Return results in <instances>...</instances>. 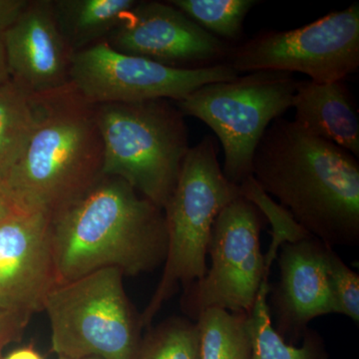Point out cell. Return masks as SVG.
<instances>
[{
    "label": "cell",
    "instance_id": "obj_1",
    "mask_svg": "<svg viewBox=\"0 0 359 359\" xmlns=\"http://www.w3.org/2000/svg\"><path fill=\"white\" fill-rule=\"evenodd\" d=\"M252 172L309 235L332 248L359 245V163L348 151L280 117L259 141Z\"/></svg>",
    "mask_w": 359,
    "mask_h": 359
},
{
    "label": "cell",
    "instance_id": "obj_2",
    "mask_svg": "<svg viewBox=\"0 0 359 359\" xmlns=\"http://www.w3.org/2000/svg\"><path fill=\"white\" fill-rule=\"evenodd\" d=\"M51 230L60 283L108 268L136 276L166 259L164 210L117 177L103 176L54 215Z\"/></svg>",
    "mask_w": 359,
    "mask_h": 359
},
{
    "label": "cell",
    "instance_id": "obj_3",
    "mask_svg": "<svg viewBox=\"0 0 359 359\" xmlns=\"http://www.w3.org/2000/svg\"><path fill=\"white\" fill-rule=\"evenodd\" d=\"M34 99L36 128L22 157L1 182L21 211L52 218L102 178L103 143L94 105L70 84Z\"/></svg>",
    "mask_w": 359,
    "mask_h": 359
},
{
    "label": "cell",
    "instance_id": "obj_4",
    "mask_svg": "<svg viewBox=\"0 0 359 359\" xmlns=\"http://www.w3.org/2000/svg\"><path fill=\"white\" fill-rule=\"evenodd\" d=\"M103 176L117 177L164 210L190 146L185 119L167 99L94 106Z\"/></svg>",
    "mask_w": 359,
    "mask_h": 359
},
{
    "label": "cell",
    "instance_id": "obj_5",
    "mask_svg": "<svg viewBox=\"0 0 359 359\" xmlns=\"http://www.w3.org/2000/svg\"><path fill=\"white\" fill-rule=\"evenodd\" d=\"M243 196L241 186L226 178L218 160V145L207 135L189 149L169 202L165 207L168 249L159 285L142 325L151 327L156 314L178 290L207 273L208 248L215 222L226 205Z\"/></svg>",
    "mask_w": 359,
    "mask_h": 359
},
{
    "label": "cell",
    "instance_id": "obj_6",
    "mask_svg": "<svg viewBox=\"0 0 359 359\" xmlns=\"http://www.w3.org/2000/svg\"><path fill=\"white\" fill-rule=\"evenodd\" d=\"M123 276L118 269H99L52 290L44 311L58 358H138L143 325Z\"/></svg>",
    "mask_w": 359,
    "mask_h": 359
},
{
    "label": "cell",
    "instance_id": "obj_7",
    "mask_svg": "<svg viewBox=\"0 0 359 359\" xmlns=\"http://www.w3.org/2000/svg\"><path fill=\"white\" fill-rule=\"evenodd\" d=\"M290 73H249L214 82L175 102L184 116L197 118L223 147V173L240 186L252 176V160L266 129L290 108L297 88Z\"/></svg>",
    "mask_w": 359,
    "mask_h": 359
},
{
    "label": "cell",
    "instance_id": "obj_8",
    "mask_svg": "<svg viewBox=\"0 0 359 359\" xmlns=\"http://www.w3.org/2000/svg\"><path fill=\"white\" fill-rule=\"evenodd\" d=\"M226 62L240 73L299 72L318 83L344 81L359 67V6L287 32H264L231 46Z\"/></svg>",
    "mask_w": 359,
    "mask_h": 359
},
{
    "label": "cell",
    "instance_id": "obj_9",
    "mask_svg": "<svg viewBox=\"0 0 359 359\" xmlns=\"http://www.w3.org/2000/svg\"><path fill=\"white\" fill-rule=\"evenodd\" d=\"M264 216L254 203L240 196L219 212L212 228L208 255L211 268L186 287L184 313L196 321L208 309L249 314L269 266L261 249Z\"/></svg>",
    "mask_w": 359,
    "mask_h": 359
},
{
    "label": "cell",
    "instance_id": "obj_10",
    "mask_svg": "<svg viewBox=\"0 0 359 359\" xmlns=\"http://www.w3.org/2000/svg\"><path fill=\"white\" fill-rule=\"evenodd\" d=\"M238 75L226 62L201 69H180L121 53L102 41L73 53L69 83L94 106L156 99L177 102L204 85L228 81Z\"/></svg>",
    "mask_w": 359,
    "mask_h": 359
},
{
    "label": "cell",
    "instance_id": "obj_11",
    "mask_svg": "<svg viewBox=\"0 0 359 359\" xmlns=\"http://www.w3.org/2000/svg\"><path fill=\"white\" fill-rule=\"evenodd\" d=\"M116 51L180 69L226 62L231 46L169 1H138L105 40Z\"/></svg>",
    "mask_w": 359,
    "mask_h": 359
},
{
    "label": "cell",
    "instance_id": "obj_12",
    "mask_svg": "<svg viewBox=\"0 0 359 359\" xmlns=\"http://www.w3.org/2000/svg\"><path fill=\"white\" fill-rule=\"evenodd\" d=\"M59 283L51 217L20 212L0 224V309L32 318Z\"/></svg>",
    "mask_w": 359,
    "mask_h": 359
},
{
    "label": "cell",
    "instance_id": "obj_13",
    "mask_svg": "<svg viewBox=\"0 0 359 359\" xmlns=\"http://www.w3.org/2000/svg\"><path fill=\"white\" fill-rule=\"evenodd\" d=\"M334 248L306 235L283 243L278 257L280 280L271 287L273 327L287 341L306 334L314 318L334 313L330 283V252Z\"/></svg>",
    "mask_w": 359,
    "mask_h": 359
},
{
    "label": "cell",
    "instance_id": "obj_14",
    "mask_svg": "<svg viewBox=\"0 0 359 359\" xmlns=\"http://www.w3.org/2000/svg\"><path fill=\"white\" fill-rule=\"evenodd\" d=\"M2 35L9 76L28 95L39 98L70 84L73 53L56 25L52 0H29Z\"/></svg>",
    "mask_w": 359,
    "mask_h": 359
},
{
    "label": "cell",
    "instance_id": "obj_15",
    "mask_svg": "<svg viewBox=\"0 0 359 359\" xmlns=\"http://www.w3.org/2000/svg\"><path fill=\"white\" fill-rule=\"evenodd\" d=\"M292 108L302 129L358 157V110L344 81H297Z\"/></svg>",
    "mask_w": 359,
    "mask_h": 359
},
{
    "label": "cell",
    "instance_id": "obj_16",
    "mask_svg": "<svg viewBox=\"0 0 359 359\" xmlns=\"http://www.w3.org/2000/svg\"><path fill=\"white\" fill-rule=\"evenodd\" d=\"M137 0H52L54 18L72 53L105 41Z\"/></svg>",
    "mask_w": 359,
    "mask_h": 359
},
{
    "label": "cell",
    "instance_id": "obj_17",
    "mask_svg": "<svg viewBox=\"0 0 359 359\" xmlns=\"http://www.w3.org/2000/svg\"><path fill=\"white\" fill-rule=\"evenodd\" d=\"M37 122L36 100L11 79L0 85V181L22 157Z\"/></svg>",
    "mask_w": 359,
    "mask_h": 359
},
{
    "label": "cell",
    "instance_id": "obj_18",
    "mask_svg": "<svg viewBox=\"0 0 359 359\" xmlns=\"http://www.w3.org/2000/svg\"><path fill=\"white\" fill-rule=\"evenodd\" d=\"M271 285L264 280L256 302L249 313L252 356L250 359H327L323 339L313 330H308L302 347L287 344L273 325L268 297Z\"/></svg>",
    "mask_w": 359,
    "mask_h": 359
},
{
    "label": "cell",
    "instance_id": "obj_19",
    "mask_svg": "<svg viewBox=\"0 0 359 359\" xmlns=\"http://www.w3.org/2000/svg\"><path fill=\"white\" fill-rule=\"evenodd\" d=\"M196 323L201 359H250L249 314L211 309L201 314Z\"/></svg>",
    "mask_w": 359,
    "mask_h": 359
},
{
    "label": "cell",
    "instance_id": "obj_20",
    "mask_svg": "<svg viewBox=\"0 0 359 359\" xmlns=\"http://www.w3.org/2000/svg\"><path fill=\"white\" fill-rule=\"evenodd\" d=\"M198 25L231 44L242 37L245 18L254 0H170Z\"/></svg>",
    "mask_w": 359,
    "mask_h": 359
},
{
    "label": "cell",
    "instance_id": "obj_21",
    "mask_svg": "<svg viewBox=\"0 0 359 359\" xmlns=\"http://www.w3.org/2000/svg\"><path fill=\"white\" fill-rule=\"evenodd\" d=\"M137 359H201L197 323L180 316L163 321L142 339Z\"/></svg>",
    "mask_w": 359,
    "mask_h": 359
},
{
    "label": "cell",
    "instance_id": "obj_22",
    "mask_svg": "<svg viewBox=\"0 0 359 359\" xmlns=\"http://www.w3.org/2000/svg\"><path fill=\"white\" fill-rule=\"evenodd\" d=\"M330 283L334 313L359 321V276L332 249L330 252Z\"/></svg>",
    "mask_w": 359,
    "mask_h": 359
},
{
    "label": "cell",
    "instance_id": "obj_23",
    "mask_svg": "<svg viewBox=\"0 0 359 359\" xmlns=\"http://www.w3.org/2000/svg\"><path fill=\"white\" fill-rule=\"evenodd\" d=\"M29 318L22 314L0 309V353L7 344L20 339Z\"/></svg>",
    "mask_w": 359,
    "mask_h": 359
},
{
    "label": "cell",
    "instance_id": "obj_24",
    "mask_svg": "<svg viewBox=\"0 0 359 359\" xmlns=\"http://www.w3.org/2000/svg\"><path fill=\"white\" fill-rule=\"evenodd\" d=\"M28 4L29 0H0V32L11 27Z\"/></svg>",
    "mask_w": 359,
    "mask_h": 359
},
{
    "label": "cell",
    "instance_id": "obj_25",
    "mask_svg": "<svg viewBox=\"0 0 359 359\" xmlns=\"http://www.w3.org/2000/svg\"><path fill=\"white\" fill-rule=\"evenodd\" d=\"M20 212L23 211L18 208L4 183L0 181V224Z\"/></svg>",
    "mask_w": 359,
    "mask_h": 359
},
{
    "label": "cell",
    "instance_id": "obj_26",
    "mask_svg": "<svg viewBox=\"0 0 359 359\" xmlns=\"http://www.w3.org/2000/svg\"><path fill=\"white\" fill-rule=\"evenodd\" d=\"M4 359H43L39 353L36 349L32 346L21 347V348L15 349L13 353L8 354Z\"/></svg>",
    "mask_w": 359,
    "mask_h": 359
},
{
    "label": "cell",
    "instance_id": "obj_27",
    "mask_svg": "<svg viewBox=\"0 0 359 359\" xmlns=\"http://www.w3.org/2000/svg\"><path fill=\"white\" fill-rule=\"evenodd\" d=\"M9 79H11V76H9L8 67H7L4 35L0 32V85L6 83Z\"/></svg>",
    "mask_w": 359,
    "mask_h": 359
},
{
    "label": "cell",
    "instance_id": "obj_28",
    "mask_svg": "<svg viewBox=\"0 0 359 359\" xmlns=\"http://www.w3.org/2000/svg\"><path fill=\"white\" fill-rule=\"evenodd\" d=\"M58 359H100V358H58Z\"/></svg>",
    "mask_w": 359,
    "mask_h": 359
}]
</instances>
